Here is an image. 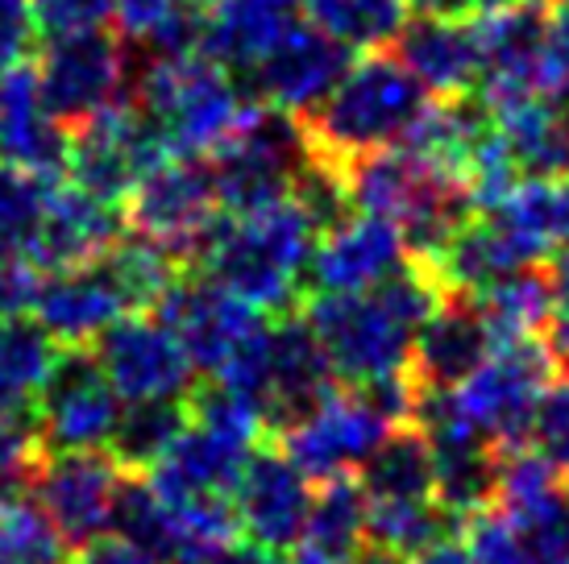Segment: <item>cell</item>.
I'll return each mask as SVG.
<instances>
[{
  "label": "cell",
  "mask_w": 569,
  "mask_h": 564,
  "mask_svg": "<svg viewBox=\"0 0 569 564\" xmlns=\"http://www.w3.org/2000/svg\"><path fill=\"white\" fill-rule=\"evenodd\" d=\"M449 295L437 270L411 258L391 279L362 295H312L308 324L320 336L332 370L349 386H366L391 374H408L416 332Z\"/></svg>",
  "instance_id": "cell-1"
},
{
  "label": "cell",
  "mask_w": 569,
  "mask_h": 564,
  "mask_svg": "<svg viewBox=\"0 0 569 564\" xmlns=\"http://www.w3.org/2000/svg\"><path fill=\"white\" fill-rule=\"evenodd\" d=\"M317 236L320 229L312 216L287 195L258 212H224L196 266L262 315H287L308 291Z\"/></svg>",
  "instance_id": "cell-2"
},
{
  "label": "cell",
  "mask_w": 569,
  "mask_h": 564,
  "mask_svg": "<svg viewBox=\"0 0 569 564\" xmlns=\"http://www.w3.org/2000/svg\"><path fill=\"white\" fill-rule=\"evenodd\" d=\"M346 183L353 212L391 220L408 241L411 258L425 262H432L478 216L470 179L411 145H391L349 162Z\"/></svg>",
  "instance_id": "cell-3"
},
{
  "label": "cell",
  "mask_w": 569,
  "mask_h": 564,
  "mask_svg": "<svg viewBox=\"0 0 569 564\" xmlns=\"http://www.w3.org/2000/svg\"><path fill=\"white\" fill-rule=\"evenodd\" d=\"M428 95L432 92L411 75L403 59L375 50L362 63H349L341 83L325 95V104L303 117V133L317 158L349 167L366 154L403 145L411 125L432 104Z\"/></svg>",
  "instance_id": "cell-4"
},
{
  "label": "cell",
  "mask_w": 569,
  "mask_h": 564,
  "mask_svg": "<svg viewBox=\"0 0 569 564\" xmlns=\"http://www.w3.org/2000/svg\"><path fill=\"white\" fill-rule=\"evenodd\" d=\"M133 104L154 121L171 154L208 158L241 125L253 95L246 92L241 75L208 59L204 50H191L150 54L138 71Z\"/></svg>",
  "instance_id": "cell-5"
},
{
  "label": "cell",
  "mask_w": 569,
  "mask_h": 564,
  "mask_svg": "<svg viewBox=\"0 0 569 564\" xmlns=\"http://www.w3.org/2000/svg\"><path fill=\"white\" fill-rule=\"evenodd\" d=\"M224 212H258L296 191V179L312 162L303 121L253 100L241 125L208 154Z\"/></svg>",
  "instance_id": "cell-6"
},
{
  "label": "cell",
  "mask_w": 569,
  "mask_h": 564,
  "mask_svg": "<svg viewBox=\"0 0 569 564\" xmlns=\"http://www.w3.org/2000/svg\"><path fill=\"white\" fill-rule=\"evenodd\" d=\"M121 208H126L129 233L162 245L183 266L200 262L208 236L224 216L212 162L196 154H167L159 167L142 174V183L129 191Z\"/></svg>",
  "instance_id": "cell-7"
},
{
  "label": "cell",
  "mask_w": 569,
  "mask_h": 564,
  "mask_svg": "<svg viewBox=\"0 0 569 564\" xmlns=\"http://www.w3.org/2000/svg\"><path fill=\"white\" fill-rule=\"evenodd\" d=\"M549 370H553L549 341H540V336L503 341V345H495V353L453 391V399H458V407L507 453V449L528 444V427H532L537 399H540V391L549 386V377H553Z\"/></svg>",
  "instance_id": "cell-8"
},
{
  "label": "cell",
  "mask_w": 569,
  "mask_h": 564,
  "mask_svg": "<svg viewBox=\"0 0 569 564\" xmlns=\"http://www.w3.org/2000/svg\"><path fill=\"white\" fill-rule=\"evenodd\" d=\"M33 71H38L50 112L67 129L83 125L112 104L129 100V59L121 33L88 30L47 38Z\"/></svg>",
  "instance_id": "cell-9"
},
{
  "label": "cell",
  "mask_w": 569,
  "mask_h": 564,
  "mask_svg": "<svg viewBox=\"0 0 569 564\" xmlns=\"http://www.w3.org/2000/svg\"><path fill=\"white\" fill-rule=\"evenodd\" d=\"M167 154L171 150L154 121L133 100H121L71 129L67 174L76 188L92 191L109 204H126L129 191L142 183V174L159 167Z\"/></svg>",
  "instance_id": "cell-10"
},
{
  "label": "cell",
  "mask_w": 569,
  "mask_h": 564,
  "mask_svg": "<svg viewBox=\"0 0 569 564\" xmlns=\"http://www.w3.org/2000/svg\"><path fill=\"white\" fill-rule=\"evenodd\" d=\"M391 427L399 423L387 420L362 386H349V391H329L303 420H296L274 440L312 482H329L362 470L366 456L379 449Z\"/></svg>",
  "instance_id": "cell-11"
},
{
  "label": "cell",
  "mask_w": 569,
  "mask_h": 564,
  "mask_svg": "<svg viewBox=\"0 0 569 564\" xmlns=\"http://www.w3.org/2000/svg\"><path fill=\"white\" fill-rule=\"evenodd\" d=\"M121 482H126V470L117 465L109 449H63V453L47 449L33 473L30 498L47 511L54 532L71 548H83L112 532Z\"/></svg>",
  "instance_id": "cell-12"
},
{
  "label": "cell",
  "mask_w": 569,
  "mask_h": 564,
  "mask_svg": "<svg viewBox=\"0 0 569 564\" xmlns=\"http://www.w3.org/2000/svg\"><path fill=\"white\" fill-rule=\"evenodd\" d=\"M96 361L126 403L146 399H191L196 361L159 312H129L96 341Z\"/></svg>",
  "instance_id": "cell-13"
},
{
  "label": "cell",
  "mask_w": 569,
  "mask_h": 564,
  "mask_svg": "<svg viewBox=\"0 0 569 564\" xmlns=\"http://www.w3.org/2000/svg\"><path fill=\"white\" fill-rule=\"evenodd\" d=\"M121 407H126V399L100 370L92 349H63L47 391L38 394L33 423H38L42 449H50V453L109 449Z\"/></svg>",
  "instance_id": "cell-14"
},
{
  "label": "cell",
  "mask_w": 569,
  "mask_h": 564,
  "mask_svg": "<svg viewBox=\"0 0 569 564\" xmlns=\"http://www.w3.org/2000/svg\"><path fill=\"white\" fill-rule=\"evenodd\" d=\"M349 54L353 50L337 42L329 30H320L317 21H308V26L296 21L241 83L258 104L283 109L303 121L341 83V75L349 71Z\"/></svg>",
  "instance_id": "cell-15"
},
{
  "label": "cell",
  "mask_w": 569,
  "mask_h": 564,
  "mask_svg": "<svg viewBox=\"0 0 569 564\" xmlns=\"http://www.w3.org/2000/svg\"><path fill=\"white\" fill-rule=\"evenodd\" d=\"M159 315L183 341L196 370L208 377L221 374L267 324L258 308H250L246 299H238L229 286H221L208 274H200V279L183 274L171 286V295L159 303Z\"/></svg>",
  "instance_id": "cell-16"
},
{
  "label": "cell",
  "mask_w": 569,
  "mask_h": 564,
  "mask_svg": "<svg viewBox=\"0 0 569 564\" xmlns=\"http://www.w3.org/2000/svg\"><path fill=\"white\" fill-rule=\"evenodd\" d=\"M478 42H482V83L478 95L490 109L520 95H545V33H549V0H495L482 4Z\"/></svg>",
  "instance_id": "cell-17"
},
{
  "label": "cell",
  "mask_w": 569,
  "mask_h": 564,
  "mask_svg": "<svg viewBox=\"0 0 569 564\" xmlns=\"http://www.w3.org/2000/svg\"><path fill=\"white\" fill-rule=\"evenodd\" d=\"M332 382H337V370L308 324V315H274L267 365H262V382H258V411L267 420L270 436L287 432L291 423L317 407L325 394L337 391Z\"/></svg>",
  "instance_id": "cell-18"
},
{
  "label": "cell",
  "mask_w": 569,
  "mask_h": 564,
  "mask_svg": "<svg viewBox=\"0 0 569 564\" xmlns=\"http://www.w3.org/2000/svg\"><path fill=\"white\" fill-rule=\"evenodd\" d=\"M408 241L391 220L370 212H349L317 236L308 262V291L312 295H362L408 266Z\"/></svg>",
  "instance_id": "cell-19"
},
{
  "label": "cell",
  "mask_w": 569,
  "mask_h": 564,
  "mask_svg": "<svg viewBox=\"0 0 569 564\" xmlns=\"http://www.w3.org/2000/svg\"><path fill=\"white\" fill-rule=\"evenodd\" d=\"M312 477L283 453V449H253L250 465L233 490L241 535L262 548L287 552L303 540L308 511H312Z\"/></svg>",
  "instance_id": "cell-20"
},
{
  "label": "cell",
  "mask_w": 569,
  "mask_h": 564,
  "mask_svg": "<svg viewBox=\"0 0 569 564\" xmlns=\"http://www.w3.org/2000/svg\"><path fill=\"white\" fill-rule=\"evenodd\" d=\"M495 329L475 295H449L416 332L411 377L420 391H458L466 377L495 353Z\"/></svg>",
  "instance_id": "cell-21"
},
{
  "label": "cell",
  "mask_w": 569,
  "mask_h": 564,
  "mask_svg": "<svg viewBox=\"0 0 569 564\" xmlns=\"http://www.w3.org/2000/svg\"><path fill=\"white\" fill-rule=\"evenodd\" d=\"M117 208L121 204H109V200H100V195L76 188V183H67V188L54 183L30 258L50 274L100 262L126 236L121 233L126 212H117Z\"/></svg>",
  "instance_id": "cell-22"
},
{
  "label": "cell",
  "mask_w": 569,
  "mask_h": 564,
  "mask_svg": "<svg viewBox=\"0 0 569 564\" xmlns=\"http://www.w3.org/2000/svg\"><path fill=\"white\" fill-rule=\"evenodd\" d=\"M121 315H129V303L104 266V258L92 266L54 270L50 279H42V291L33 303V320L63 349H96V341Z\"/></svg>",
  "instance_id": "cell-23"
},
{
  "label": "cell",
  "mask_w": 569,
  "mask_h": 564,
  "mask_svg": "<svg viewBox=\"0 0 569 564\" xmlns=\"http://www.w3.org/2000/svg\"><path fill=\"white\" fill-rule=\"evenodd\" d=\"M258 444L238 440L229 432H217L208 423L191 420L183 436L171 444V453L162 456L154 470L146 473L154 490L167 502H204V498H229L238 490L241 473L250 465Z\"/></svg>",
  "instance_id": "cell-24"
},
{
  "label": "cell",
  "mask_w": 569,
  "mask_h": 564,
  "mask_svg": "<svg viewBox=\"0 0 569 564\" xmlns=\"http://www.w3.org/2000/svg\"><path fill=\"white\" fill-rule=\"evenodd\" d=\"M71 129L50 112L30 63L0 75V162L33 174L67 171Z\"/></svg>",
  "instance_id": "cell-25"
},
{
  "label": "cell",
  "mask_w": 569,
  "mask_h": 564,
  "mask_svg": "<svg viewBox=\"0 0 569 564\" xmlns=\"http://www.w3.org/2000/svg\"><path fill=\"white\" fill-rule=\"evenodd\" d=\"M399 59L432 95H466L482 83V42L466 17L420 13L399 33Z\"/></svg>",
  "instance_id": "cell-26"
},
{
  "label": "cell",
  "mask_w": 569,
  "mask_h": 564,
  "mask_svg": "<svg viewBox=\"0 0 569 564\" xmlns=\"http://www.w3.org/2000/svg\"><path fill=\"white\" fill-rule=\"evenodd\" d=\"M428 266L437 270L445 291H453V295H482L495 282H503L507 274L540 266V253L516 229H507L495 212H478Z\"/></svg>",
  "instance_id": "cell-27"
},
{
  "label": "cell",
  "mask_w": 569,
  "mask_h": 564,
  "mask_svg": "<svg viewBox=\"0 0 569 564\" xmlns=\"http://www.w3.org/2000/svg\"><path fill=\"white\" fill-rule=\"evenodd\" d=\"M296 9L300 0H217L204 13V54L246 79L296 26Z\"/></svg>",
  "instance_id": "cell-28"
},
{
  "label": "cell",
  "mask_w": 569,
  "mask_h": 564,
  "mask_svg": "<svg viewBox=\"0 0 569 564\" xmlns=\"http://www.w3.org/2000/svg\"><path fill=\"white\" fill-rule=\"evenodd\" d=\"M490 112L523 174H569V121L557 100L520 95Z\"/></svg>",
  "instance_id": "cell-29"
},
{
  "label": "cell",
  "mask_w": 569,
  "mask_h": 564,
  "mask_svg": "<svg viewBox=\"0 0 569 564\" xmlns=\"http://www.w3.org/2000/svg\"><path fill=\"white\" fill-rule=\"evenodd\" d=\"M59 357L63 345L38 320L30 315L0 320V411L33 415L38 394L47 391Z\"/></svg>",
  "instance_id": "cell-30"
},
{
  "label": "cell",
  "mask_w": 569,
  "mask_h": 564,
  "mask_svg": "<svg viewBox=\"0 0 569 564\" xmlns=\"http://www.w3.org/2000/svg\"><path fill=\"white\" fill-rule=\"evenodd\" d=\"M370 544V494L358 477H329L312 494L308 527L300 548L329 556V561H353Z\"/></svg>",
  "instance_id": "cell-31"
},
{
  "label": "cell",
  "mask_w": 569,
  "mask_h": 564,
  "mask_svg": "<svg viewBox=\"0 0 569 564\" xmlns=\"http://www.w3.org/2000/svg\"><path fill=\"white\" fill-rule=\"evenodd\" d=\"M362 490L370 502L379 498H437V461H432V444L416 423H399L391 427L375 453L366 456Z\"/></svg>",
  "instance_id": "cell-32"
},
{
  "label": "cell",
  "mask_w": 569,
  "mask_h": 564,
  "mask_svg": "<svg viewBox=\"0 0 569 564\" xmlns=\"http://www.w3.org/2000/svg\"><path fill=\"white\" fill-rule=\"evenodd\" d=\"M461 532V518L437 498H379L370 502V548L408 564Z\"/></svg>",
  "instance_id": "cell-33"
},
{
  "label": "cell",
  "mask_w": 569,
  "mask_h": 564,
  "mask_svg": "<svg viewBox=\"0 0 569 564\" xmlns=\"http://www.w3.org/2000/svg\"><path fill=\"white\" fill-rule=\"evenodd\" d=\"M490 212L549 258L569 241V174H523Z\"/></svg>",
  "instance_id": "cell-34"
},
{
  "label": "cell",
  "mask_w": 569,
  "mask_h": 564,
  "mask_svg": "<svg viewBox=\"0 0 569 564\" xmlns=\"http://www.w3.org/2000/svg\"><path fill=\"white\" fill-rule=\"evenodd\" d=\"M191 423V399H146L126 403L112 427L109 453L126 473H150Z\"/></svg>",
  "instance_id": "cell-35"
},
{
  "label": "cell",
  "mask_w": 569,
  "mask_h": 564,
  "mask_svg": "<svg viewBox=\"0 0 569 564\" xmlns=\"http://www.w3.org/2000/svg\"><path fill=\"white\" fill-rule=\"evenodd\" d=\"M475 299L482 303L499 345L540 336L553 320V282L540 266L516 270V274H507L503 282H495L490 291H482Z\"/></svg>",
  "instance_id": "cell-36"
},
{
  "label": "cell",
  "mask_w": 569,
  "mask_h": 564,
  "mask_svg": "<svg viewBox=\"0 0 569 564\" xmlns=\"http://www.w3.org/2000/svg\"><path fill=\"white\" fill-rule=\"evenodd\" d=\"M312 21L349 50H375L399 42L411 21V0H312Z\"/></svg>",
  "instance_id": "cell-37"
},
{
  "label": "cell",
  "mask_w": 569,
  "mask_h": 564,
  "mask_svg": "<svg viewBox=\"0 0 569 564\" xmlns=\"http://www.w3.org/2000/svg\"><path fill=\"white\" fill-rule=\"evenodd\" d=\"M104 266H109V274L121 286L129 312H159V303L171 295L174 282L183 279V262L138 233L121 236L104 253Z\"/></svg>",
  "instance_id": "cell-38"
},
{
  "label": "cell",
  "mask_w": 569,
  "mask_h": 564,
  "mask_svg": "<svg viewBox=\"0 0 569 564\" xmlns=\"http://www.w3.org/2000/svg\"><path fill=\"white\" fill-rule=\"evenodd\" d=\"M499 506V502H495ZM520 535L528 564H569V490H549L540 498L499 506Z\"/></svg>",
  "instance_id": "cell-39"
},
{
  "label": "cell",
  "mask_w": 569,
  "mask_h": 564,
  "mask_svg": "<svg viewBox=\"0 0 569 564\" xmlns=\"http://www.w3.org/2000/svg\"><path fill=\"white\" fill-rule=\"evenodd\" d=\"M54 183L59 179H50V174H33L0 162V253H26L30 258Z\"/></svg>",
  "instance_id": "cell-40"
},
{
  "label": "cell",
  "mask_w": 569,
  "mask_h": 564,
  "mask_svg": "<svg viewBox=\"0 0 569 564\" xmlns=\"http://www.w3.org/2000/svg\"><path fill=\"white\" fill-rule=\"evenodd\" d=\"M0 564H67V540L30 494L0 502Z\"/></svg>",
  "instance_id": "cell-41"
},
{
  "label": "cell",
  "mask_w": 569,
  "mask_h": 564,
  "mask_svg": "<svg viewBox=\"0 0 569 564\" xmlns=\"http://www.w3.org/2000/svg\"><path fill=\"white\" fill-rule=\"evenodd\" d=\"M42 453L47 449H42L33 415L0 411V502H13L30 494Z\"/></svg>",
  "instance_id": "cell-42"
},
{
  "label": "cell",
  "mask_w": 569,
  "mask_h": 564,
  "mask_svg": "<svg viewBox=\"0 0 569 564\" xmlns=\"http://www.w3.org/2000/svg\"><path fill=\"white\" fill-rule=\"evenodd\" d=\"M528 449H537L545 461L569 473V365H561V374L549 377V386L540 391L528 427Z\"/></svg>",
  "instance_id": "cell-43"
},
{
  "label": "cell",
  "mask_w": 569,
  "mask_h": 564,
  "mask_svg": "<svg viewBox=\"0 0 569 564\" xmlns=\"http://www.w3.org/2000/svg\"><path fill=\"white\" fill-rule=\"evenodd\" d=\"M461 535H466V548L475 552L478 564H528L520 548V535L511 527V518L499 511V506H487L461 523Z\"/></svg>",
  "instance_id": "cell-44"
},
{
  "label": "cell",
  "mask_w": 569,
  "mask_h": 564,
  "mask_svg": "<svg viewBox=\"0 0 569 564\" xmlns=\"http://www.w3.org/2000/svg\"><path fill=\"white\" fill-rule=\"evenodd\" d=\"M33 17L42 38H67L117 21V0H33Z\"/></svg>",
  "instance_id": "cell-45"
},
{
  "label": "cell",
  "mask_w": 569,
  "mask_h": 564,
  "mask_svg": "<svg viewBox=\"0 0 569 564\" xmlns=\"http://www.w3.org/2000/svg\"><path fill=\"white\" fill-rule=\"evenodd\" d=\"M38 38L42 33H38L33 0H0V75L30 63Z\"/></svg>",
  "instance_id": "cell-46"
},
{
  "label": "cell",
  "mask_w": 569,
  "mask_h": 564,
  "mask_svg": "<svg viewBox=\"0 0 569 564\" xmlns=\"http://www.w3.org/2000/svg\"><path fill=\"white\" fill-rule=\"evenodd\" d=\"M540 88L549 100H569V0L549 9V33H545V67H540Z\"/></svg>",
  "instance_id": "cell-47"
},
{
  "label": "cell",
  "mask_w": 569,
  "mask_h": 564,
  "mask_svg": "<svg viewBox=\"0 0 569 564\" xmlns=\"http://www.w3.org/2000/svg\"><path fill=\"white\" fill-rule=\"evenodd\" d=\"M196 0H117V30L121 38L146 47L162 26H171L179 13H188Z\"/></svg>",
  "instance_id": "cell-48"
},
{
  "label": "cell",
  "mask_w": 569,
  "mask_h": 564,
  "mask_svg": "<svg viewBox=\"0 0 569 564\" xmlns=\"http://www.w3.org/2000/svg\"><path fill=\"white\" fill-rule=\"evenodd\" d=\"M549 282H553L549 353H553L557 365H569V241L553 250V262H549Z\"/></svg>",
  "instance_id": "cell-49"
},
{
  "label": "cell",
  "mask_w": 569,
  "mask_h": 564,
  "mask_svg": "<svg viewBox=\"0 0 569 564\" xmlns=\"http://www.w3.org/2000/svg\"><path fill=\"white\" fill-rule=\"evenodd\" d=\"M71 564H159V561L150 552L138 548V544L121 540V535H100L92 544H83Z\"/></svg>",
  "instance_id": "cell-50"
},
{
  "label": "cell",
  "mask_w": 569,
  "mask_h": 564,
  "mask_svg": "<svg viewBox=\"0 0 569 564\" xmlns=\"http://www.w3.org/2000/svg\"><path fill=\"white\" fill-rule=\"evenodd\" d=\"M212 564H291V561H287L283 552L262 548V544L246 540V544H233V548H224Z\"/></svg>",
  "instance_id": "cell-51"
},
{
  "label": "cell",
  "mask_w": 569,
  "mask_h": 564,
  "mask_svg": "<svg viewBox=\"0 0 569 564\" xmlns=\"http://www.w3.org/2000/svg\"><path fill=\"white\" fill-rule=\"evenodd\" d=\"M408 564H478V561H475V552L466 548V544H458V540H445V544H437V548L411 556Z\"/></svg>",
  "instance_id": "cell-52"
},
{
  "label": "cell",
  "mask_w": 569,
  "mask_h": 564,
  "mask_svg": "<svg viewBox=\"0 0 569 564\" xmlns=\"http://www.w3.org/2000/svg\"><path fill=\"white\" fill-rule=\"evenodd\" d=\"M487 0H411V9L416 13H428V17H466L482 9Z\"/></svg>",
  "instance_id": "cell-53"
},
{
  "label": "cell",
  "mask_w": 569,
  "mask_h": 564,
  "mask_svg": "<svg viewBox=\"0 0 569 564\" xmlns=\"http://www.w3.org/2000/svg\"><path fill=\"white\" fill-rule=\"evenodd\" d=\"M196 4H204V9H208V4H217V0H196Z\"/></svg>",
  "instance_id": "cell-54"
},
{
  "label": "cell",
  "mask_w": 569,
  "mask_h": 564,
  "mask_svg": "<svg viewBox=\"0 0 569 564\" xmlns=\"http://www.w3.org/2000/svg\"><path fill=\"white\" fill-rule=\"evenodd\" d=\"M561 109H566V121H569V100H566V104H561Z\"/></svg>",
  "instance_id": "cell-55"
},
{
  "label": "cell",
  "mask_w": 569,
  "mask_h": 564,
  "mask_svg": "<svg viewBox=\"0 0 569 564\" xmlns=\"http://www.w3.org/2000/svg\"><path fill=\"white\" fill-rule=\"evenodd\" d=\"M487 4H495V0H487Z\"/></svg>",
  "instance_id": "cell-56"
},
{
  "label": "cell",
  "mask_w": 569,
  "mask_h": 564,
  "mask_svg": "<svg viewBox=\"0 0 569 564\" xmlns=\"http://www.w3.org/2000/svg\"><path fill=\"white\" fill-rule=\"evenodd\" d=\"M308 4H312V0H308Z\"/></svg>",
  "instance_id": "cell-57"
}]
</instances>
